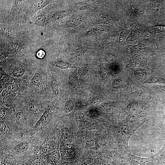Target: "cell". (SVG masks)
Wrapping results in <instances>:
<instances>
[{
    "label": "cell",
    "mask_w": 165,
    "mask_h": 165,
    "mask_svg": "<svg viewBox=\"0 0 165 165\" xmlns=\"http://www.w3.org/2000/svg\"><path fill=\"white\" fill-rule=\"evenodd\" d=\"M70 47L72 55L77 60L80 59L87 51L85 47L76 42H71Z\"/></svg>",
    "instance_id": "obj_1"
},
{
    "label": "cell",
    "mask_w": 165,
    "mask_h": 165,
    "mask_svg": "<svg viewBox=\"0 0 165 165\" xmlns=\"http://www.w3.org/2000/svg\"><path fill=\"white\" fill-rule=\"evenodd\" d=\"M50 115L49 110H46L36 123L33 129V130L34 131L37 130L45 125L49 119Z\"/></svg>",
    "instance_id": "obj_2"
},
{
    "label": "cell",
    "mask_w": 165,
    "mask_h": 165,
    "mask_svg": "<svg viewBox=\"0 0 165 165\" xmlns=\"http://www.w3.org/2000/svg\"><path fill=\"white\" fill-rule=\"evenodd\" d=\"M56 145L55 142L52 140H49L44 143L41 148V151L44 153H48L55 150Z\"/></svg>",
    "instance_id": "obj_3"
},
{
    "label": "cell",
    "mask_w": 165,
    "mask_h": 165,
    "mask_svg": "<svg viewBox=\"0 0 165 165\" xmlns=\"http://www.w3.org/2000/svg\"><path fill=\"white\" fill-rule=\"evenodd\" d=\"M105 29L102 27H96L93 28L88 30L85 34V36H99L103 34Z\"/></svg>",
    "instance_id": "obj_4"
},
{
    "label": "cell",
    "mask_w": 165,
    "mask_h": 165,
    "mask_svg": "<svg viewBox=\"0 0 165 165\" xmlns=\"http://www.w3.org/2000/svg\"><path fill=\"white\" fill-rule=\"evenodd\" d=\"M50 64L62 69L76 68L70 63L61 61L51 62Z\"/></svg>",
    "instance_id": "obj_5"
},
{
    "label": "cell",
    "mask_w": 165,
    "mask_h": 165,
    "mask_svg": "<svg viewBox=\"0 0 165 165\" xmlns=\"http://www.w3.org/2000/svg\"><path fill=\"white\" fill-rule=\"evenodd\" d=\"M34 23L38 26H44L47 23V19L46 16L43 14L38 15L34 19Z\"/></svg>",
    "instance_id": "obj_6"
},
{
    "label": "cell",
    "mask_w": 165,
    "mask_h": 165,
    "mask_svg": "<svg viewBox=\"0 0 165 165\" xmlns=\"http://www.w3.org/2000/svg\"><path fill=\"white\" fill-rule=\"evenodd\" d=\"M104 98L102 96H96L89 99L87 102L88 105L92 106H97L103 101Z\"/></svg>",
    "instance_id": "obj_7"
},
{
    "label": "cell",
    "mask_w": 165,
    "mask_h": 165,
    "mask_svg": "<svg viewBox=\"0 0 165 165\" xmlns=\"http://www.w3.org/2000/svg\"><path fill=\"white\" fill-rule=\"evenodd\" d=\"M16 119L17 125L19 126H22L26 120L25 114L22 112H18L16 115Z\"/></svg>",
    "instance_id": "obj_8"
},
{
    "label": "cell",
    "mask_w": 165,
    "mask_h": 165,
    "mask_svg": "<svg viewBox=\"0 0 165 165\" xmlns=\"http://www.w3.org/2000/svg\"><path fill=\"white\" fill-rule=\"evenodd\" d=\"M69 83L73 89L76 90L79 87V79L75 74H72L70 76L69 79Z\"/></svg>",
    "instance_id": "obj_9"
},
{
    "label": "cell",
    "mask_w": 165,
    "mask_h": 165,
    "mask_svg": "<svg viewBox=\"0 0 165 165\" xmlns=\"http://www.w3.org/2000/svg\"><path fill=\"white\" fill-rule=\"evenodd\" d=\"M67 13V12L65 10L57 11L53 14L52 19L55 21H60L65 17Z\"/></svg>",
    "instance_id": "obj_10"
},
{
    "label": "cell",
    "mask_w": 165,
    "mask_h": 165,
    "mask_svg": "<svg viewBox=\"0 0 165 165\" xmlns=\"http://www.w3.org/2000/svg\"><path fill=\"white\" fill-rule=\"evenodd\" d=\"M90 67L89 63H87L82 69L81 73L82 80L83 82L85 81L90 74Z\"/></svg>",
    "instance_id": "obj_11"
},
{
    "label": "cell",
    "mask_w": 165,
    "mask_h": 165,
    "mask_svg": "<svg viewBox=\"0 0 165 165\" xmlns=\"http://www.w3.org/2000/svg\"><path fill=\"white\" fill-rule=\"evenodd\" d=\"M52 1H37L35 6V11H38L43 9L49 4L52 3Z\"/></svg>",
    "instance_id": "obj_12"
},
{
    "label": "cell",
    "mask_w": 165,
    "mask_h": 165,
    "mask_svg": "<svg viewBox=\"0 0 165 165\" xmlns=\"http://www.w3.org/2000/svg\"><path fill=\"white\" fill-rule=\"evenodd\" d=\"M51 87L53 96L55 97H59V91L58 86L56 80L54 78L52 79Z\"/></svg>",
    "instance_id": "obj_13"
},
{
    "label": "cell",
    "mask_w": 165,
    "mask_h": 165,
    "mask_svg": "<svg viewBox=\"0 0 165 165\" xmlns=\"http://www.w3.org/2000/svg\"><path fill=\"white\" fill-rule=\"evenodd\" d=\"M50 159L55 164L58 163L61 160L60 154L59 152L57 150H54L51 152Z\"/></svg>",
    "instance_id": "obj_14"
},
{
    "label": "cell",
    "mask_w": 165,
    "mask_h": 165,
    "mask_svg": "<svg viewBox=\"0 0 165 165\" xmlns=\"http://www.w3.org/2000/svg\"><path fill=\"white\" fill-rule=\"evenodd\" d=\"M82 20L79 18H74L69 20L66 23V25L69 27H76L81 24Z\"/></svg>",
    "instance_id": "obj_15"
},
{
    "label": "cell",
    "mask_w": 165,
    "mask_h": 165,
    "mask_svg": "<svg viewBox=\"0 0 165 165\" xmlns=\"http://www.w3.org/2000/svg\"><path fill=\"white\" fill-rule=\"evenodd\" d=\"M29 147V144L27 142H23L17 146L15 149L17 152L19 153H22L28 149Z\"/></svg>",
    "instance_id": "obj_16"
},
{
    "label": "cell",
    "mask_w": 165,
    "mask_h": 165,
    "mask_svg": "<svg viewBox=\"0 0 165 165\" xmlns=\"http://www.w3.org/2000/svg\"><path fill=\"white\" fill-rule=\"evenodd\" d=\"M5 88L6 90L13 92H16L19 89L18 86L15 82H8L5 85Z\"/></svg>",
    "instance_id": "obj_17"
},
{
    "label": "cell",
    "mask_w": 165,
    "mask_h": 165,
    "mask_svg": "<svg viewBox=\"0 0 165 165\" xmlns=\"http://www.w3.org/2000/svg\"><path fill=\"white\" fill-rule=\"evenodd\" d=\"M40 105L37 102L32 101L29 103L28 107L29 110L33 113L38 112L40 109Z\"/></svg>",
    "instance_id": "obj_18"
},
{
    "label": "cell",
    "mask_w": 165,
    "mask_h": 165,
    "mask_svg": "<svg viewBox=\"0 0 165 165\" xmlns=\"http://www.w3.org/2000/svg\"><path fill=\"white\" fill-rule=\"evenodd\" d=\"M74 106V103L72 100L67 101L66 103L64 109L65 113H68L71 112L73 109Z\"/></svg>",
    "instance_id": "obj_19"
},
{
    "label": "cell",
    "mask_w": 165,
    "mask_h": 165,
    "mask_svg": "<svg viewBox=\"0 0 165 165\" xmlns=\"http://www.w3.org/2000/svg\"><path fill=\"white\" fill-rule=\"evenodd\" d=\"M93 161L92 156L89 154H85L83 157L81 165H90Z\"/></svg>",
    "instance_id": "obj_20"
},
{
    "label": "cell",
    "mask_w": 165,
    "mask_h": 165,
    "mask_svg": "<svg viewBox=\"0 0 165 165\" xmlns=\"http://www.w3.org/2000/svg\"><path fill=\"white\" fill-rule=\"evenodd\" d=\"M41 80L42 79L40 75L38 73H36L32 79V83L34 86H38L40 85Z\"/></svg>",
    "instance_id": "obj_21"
},
{
    "label": "cell",
    "mask_w": 165,
    "mask_h": 165,
    "mask_svg": "<svg viewBox=\"0 0 165 165\" xmlns=\"http://www.w3.org/2000/svg\"><path fill=\"white\" fill-rule=\"evenodd\" d=\"M76 7L79 10L83 11L90 8L91 6L86 3L78 2L76 5Z\"/></svg>",
    "instance_id": "obj_22"
},
{
    "label": "cell",
    "mask_w": 165,
    "mask_h": 165,
    "mask_svg": "<svg viewBox=\"0 0 165 165\" xmlns=\"http://www.w3.org/2000/svg\"><path fill=\"white\" fill-rule=\"evenodd\" d=\"M25 73V70L23 68L19 67L15 68L13 71L12 74L14 77H22Z\"/></svg>",
    "instance_id": "obj_23"
},
{
    "label": "cell",
    "mask_w": 165,
    "mask_h": 165,
    "mask_svg": "<svg viewBox=\"0 0 165 165\" xmlns=\"http://www.w3.org/2000/svg\"><path fill=\"white\" fill-rule=\"evenodd\" d=\"M99 74L103 79H106L109 75V70L102 66L99 68Z\"/></svg>",
    "instance_id": "obj_24"
},
{
    "label": "cell",
    "mask_w": 165,
    "mask_h": 165,
    "mask_svg": "<svg viewBox=\"0 0 165 165\" xmlns=\"http://www.w3.org/2000/svg\"><path fill=\"white\" fill-rule=\"evenodd\" d=\"M100 109L104 111H108L112 109V106L110 103H103L100 106Z\"/></svg>",
    "instance_id": "obj_25"
},
{
    "label": "cell",
    "mask_w": 165,
    "mask_h": 165,
    "mask_svg": "<svg viewBox=\"0 0 165 165\" xmlns=\"http://www.w3.org/2000/svg\"><path fill=\"white\" fill-rule=\"evenodd\" d=\"M45 52L44 50H40L36 52V56L38 59H42L45 57Z\"/></svg>",
    "instance_id": "obj_26"
},
{
    "label": "cell",
    "mask_w": 165,
    "mask_h": 165,
    "mask_svg": "<svg viewBox=\"0 0 165 165\" xmlns=\"http://www.w3.org/2000/svg\"><path fill=\"white\" fill-rule=\"evenodd\" d=\"M95 138L93 137L89 136L86 140V143L88 146H93L95 143Z\"/></svg>",
    "instance_id": "obj_27"
},
{
    "label": "cell",
    "mask_w": 165,
    "mask_h": 165,
    "mask_svg": "<svg viewBox=\"0 0 165 165\" xmlns=\"http://www.w3.org/2000/svg\"><path fill=\"white\" fill-rule=\"evenodd\" d=\"M122 82L121 79H117L113 82L112 84L114 88H118L122 85Z\"/></svg>",
    "instance_id": "obj_28"
},
{
    "label": "cell",
    "mask_w": 165,
    "mask_h": 165,
    "mask_svg": "<svg viewBox=\"0 0 165 165\" xmlns=\"http://www.w3.org/2000/svg\"><path fill=\"white\" fill-rule=\"evenodd\" d=\"M89 114L90 116L96 117L99 116L100 113L96 109H92L89 112Z\"/></svg>",
    "instance_id": "obj_29"
},
{
    "label": "cell",
    "mask_w": 165,
    "mask_h": 165,
    "mask_svg": "<svg viewBox=\"0 0 165 165\" xmlns=\"http://www.w3.org/2000/svg\"><path fill=\"white\" fill-rule=\"evenodd\" d=\"M1 130L2 133H7L8 132V130L5 123L2 121L1 122Z\"/></svg>",
    "instance_id": "obj_30"
},
{
    "label": "cell",
    "mask_w": 165,
    "mask_h": 165,
    "mask_svg": "<svg viewBox=\"0 0 165 165\" xmlns=\"http://www.w3.org/2000/svg\"><path fill=\"white\" fill-rule=\"evenodd\" d=\"M95 144L97 147L99 148L102 147L103 143L102 140L100 137L97 136L96 138Z\"/></svg>",
    "instance_id": "obj_31"
},
{
    "label": "cell",
    "mask_w": 165,
    "mask_h": 165,
    "mask_svg": "<svg viewBox=\"0 0 165 165\" xmlns=\"http://www.w3.org/2000/svg\"><path fill=\"white\" fill-rule=\"evenodd\" d=\"M9 110L7 108H4L2 109L1 110V117L3 116L4 117H6L8 116L9 114Z\"/></svg>",
    "instance_id": "obj_32"
},
{
    "label": "cell",
    "mask_w": 165,
    "mask_h": 165,
    "mask_svg": "<svg viewBox=\"0 0 165 165\" xmlns=\"http://www.w3.org/2000/svg\"><path fill=\"white\" fill-rule=\"evenodd\" d=\"M105 60L108 62H112L114 60L113 56L112 55H109L106 56L105 57Z\"/></svg>",
    "instance_id": "obj_33"
},
{
    "label": "cell",
    "mask_w": 165,
    "mask_h": 165,
    "mask_svg": "<svg viewBox=\"0 0 165 165\" xmlns=\"http://www.w3.org/2000/svg\"><path fill=\"white\" fill-rule=\"evenodd\" d=\"M11 93H12L11 91L6 89L3 91V92L2 93V96L3 97H5L8 96L9 94H10Z\"/></svg>",
    "instance_id": "obj_34"
},
{
    "label": "cell",
    "mask_w": 165,
    "mask_h": 165,
    "mask_svg": "<svg viewBox=\"0 0 165 165\" xmlns=\"http://www.w3.org/2000/svg\"><path fill=\"white\" fill-rule=\"evenodd\" d=\"M111 69L114 72H116L119 70L118 68H117V66L115 64H113L111 66Z\"/></svg>",
    "instance_id": "obj_35"
},
{
    "label": "cell",
    "mask_w": 165,
    "mask_h": 165,
    "mask_svg": "<svg viewBox=\"0 0 165 165\" xmlns=\"http://www.w3.org/2000/svg\"><path fill=\"white\" fill-rule=\"evenodd\" d=\"M157 29L159 31L161 32H163L165 31V26H159L157 27Z\"/></svg>",
    "instance_id": "obj_36"
},
{
    "label": "cell",
    "mask_w": 165,
    "mask_h": 165,
    "mask_svg": "<svg viewBox=\"0 0 165 165\" xmlns=\"http://www.w3.org/2000/svg\"><path fill=\"white\" fill-rule=\"evenodd\" d=\"M61 165H71V164L67 161L63 162Z\"/></svg>",
    "instance_id": "obj_37"
},
{
    "label": "cell",
    "mask_w": 165,
    "mask_h": 165,
    "mask_svg": "<svg viewBox=\"0 0 165 165\" xmlns=\"http://www.w3.org/2000/svg\"><path fill=\"white\" fill-rule=\"evenodd\" d=\"M18 165H27V164H25L24 163H21L18 164Z\"/></svg>",
    "instance_id": "obj_38"
}]
</instances>
